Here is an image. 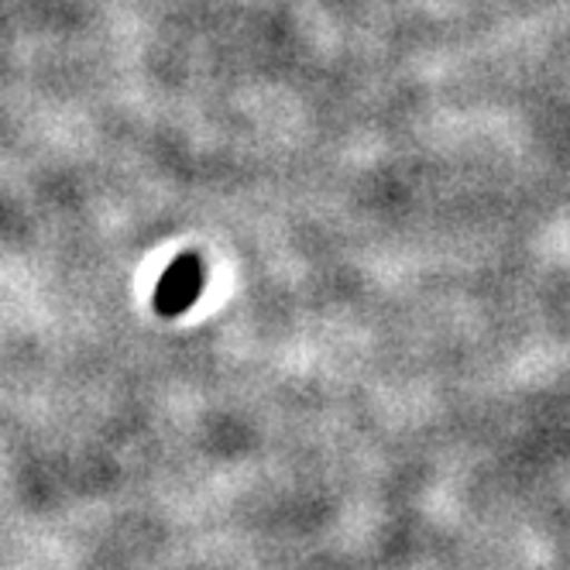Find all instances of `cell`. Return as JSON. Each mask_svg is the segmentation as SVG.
<instances>
[{"label":"cell","mask_w":570,"mask_h":570,"mask_svg":"<svg viewBox=\"0 0 570 570\" xmlns=\"http://www.w3.org/2000/svg\"><path fill=\"white\" fill-rule=\"evenodd\" d=\"M203 285H207V265H203L196 252H183L179 258H173L166 272H161L151 306L161 320H176L203 296Z\"/></svg>","instance_id":"1"}]
</instances>
